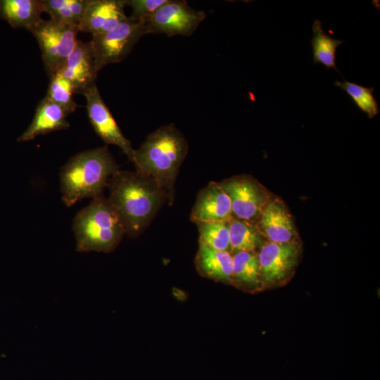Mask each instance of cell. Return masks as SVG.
Returning <instances> with one entry per match:
<instances>
[{
  "label": "cell",
  "instance_id": "6da1fadb",
  "mask_svg": "<svg viewBox=\"0 0 380 380\" xmlns=\"http://www.w3.org/2000/svg\"><path fill=\"white\" fill-rule=\"evenodd\" d=\"M108 199L117 211L127 234L139 235L151 222L167 194L151 176L139 171L118 170L109 179Z\"/></svg>",
  "mask_w": 380,
  "mask_h": 380
},
{
  "label": "cell",
  "instance_id": "7a4b0ae2",
  "mask_svg": "<svg viewBox=\"0 0 380 380\" xmlns=\"http://www.w3.org/2000/svg\"><path fill=\"white\" fill-rule=\"evenodd\" d=\"M189 150L184 136L172 123L151 133L137 150L132 162L137 170L153 178L166 191L172 204L175 185Z\"/></svg>",
  "mask_w": 380,
  "mask_h": 380
},
{
  "label": "cell",
  "instance_id": "3957f363",
  "mask_svg": "<svg viewBox=\"0 0 380 380\" xmlns=\"http://www.w3.org/2000/svg\"><path fill=\"white\" fill-rule=\"evenodd\" d=\"M118 170L119 167L107 146L77 153L60 172L63 203L71 207L83 198L103 196L109 179Z\"/></svg>",
  "mask_w": 380,
  "mask_h": 380
},
{
  "label": "cell",
  "instance_id": "277c9868",
  "mask_svg": "<svg viewBox=\"0 0 380 380\" xmlns=\"http://www.w3.org/2000/svg\"><path fill=\"white\" fill-rule=\"evenodd\" d=\"M72 229L79 252H111L126 234L117 211L103 195L77 213Z\"/></svg>",
  "mask_w": 380,
  "mask_h": 380
},
{
  "label": "cell",
  "instance_id": "5b68a950",
  "mask_svg": "<svg viewBox=\"0 0 380 380\" xmlns=\"http://www.w3.org/2000/svg\"><path fill=\"white\" fill-rule=\"evenodd\" d=\"M30 31L37 41L49 77L57 72L78 42L79 27L49 19L42 20Z\"/></svg>",
  "mask_w": 380,
  "mask_h": 380
},
{
  "label": "cell",
  "instance_id": "8992f818",
  "mask_svg": "<svg viewBox=\"0 0 380 380\" xmlns=\"http://www.w3.org/2000/svg\"><path fill=\"white\" fill-rule=\"evenodd\" d=\"M206 13L190 7L184 0H167L143 21L144 33L164 34L168 37H189L204 20Z\"/></svg>",
  "mask_w": 380,
  "mask_h": 380
},
{
  "label": "cell",
  "instance_id": "52a82bcc",
  "mask_svg": "<svg viewBox=\"0 0 380 380\" xmlns=\"http://www.w3.org/2000/svg\"><path fill=\"white\" fill-rule=\"evenodd\" d=\"M143 35V22L127 17L115 29L92 36L90 42L97 71L123 61Z\"/></svg>",
  "mask_w": 380,
  "mask_h": 380
},
{
  "label": "cell",
  "instance_id": "ba28073f",
  "mask_svg": "<svg viewBox=\"0 0 380 380\" xmlns=\"http://www.w3.org/2000/svg\"><path fill=\"white\" fill-rule=\"evenodd\" d=\"M259 249L258 258L265 289L287 284L293 277L300 258V243H277L266 241Z\"/></svg>",
  "mask_w": 380,
  "mask_h": 380
},
{
  "label": "cell",
  "instance_id": "9c48e42d",
  "mask_svg": "<svg viewBox=\"0 0 380 380\" xmlns=\"http://www.w3.org/2000/svg\"><path fill=\"white\" fill-rule=\"evenodd\" d=\"M228 195L234 217L255 223L272 198L269 191L248 175H237L217 182Z\"/></svg>",
  "mask_w": 380,
  "mask_h": 380
},
{
  "label": "cell",
  "instance_id": "30bf717a",
  "mask_svg": "<svg viewBox=\"0 0 380 380\" xmlns=\"http://www.w3.org/2000/svg\"><path fill=\"white\" fill-rule=\"evenodd\" d=\"M82 94L86 99L87 115L96 133L106 144L120 147L132 162L134 149L123 135L96 84L87 87Z\"/></svg>",
  "mask_w": 380,
  "mask_h": 380
},
{
  "label": "cell",
  "instance_id": "8fae6325",
  "mask_svg": "<svg viewBox=\"0 0 380 380\" xmlns=\"http://www.w3.org/2000/svg\"><path fill=\"white\" fill-rule=\"evenodd\" d=\"M255 224L267 241L277 243L300 242L292 217L279 198H270Z\"/></svg>",
  "mask_w": 380,
  "mask_h": 380
},
{
  "label": "cell",
  "instance_id": "7c38bea8",
  "mask_svg": "<svg viewBox=\"0 0 380 380\" xmlns=\"http://www.w3.org/2000/svg\"><path fill=\"white\" fill-rule=\"evenodd\" d=\"M233 217L228 195L215 182H210L198 192L190 215V219L194 223H227Z\"/></svg>",
  "mask_w": 380,
  "mask_h": 380
},
{
  "label": "cell",
  "instance_id": "4fadbf2b",
  "mask_svg": "<svg viewBox=\"0 0 380 380\" xmlns=\"http://www.w3.org/2000/svg\"><path fill=\"white\" fill-rule=\"evenodd\" d=\"M125 0H89L80 31L92 36L109 32L127 18Z\"/></svg>",
  "mask_w": 380,
  "mask_h": 380
},
{
  "label": "cell",
  "instance_id": "5bb4252c",
  "mask_svg": "<svg viewBox=\"0 0 380 380\" xmlns=\"http://www.w3.org/2000/svg\"><path fill=\"white\" fill-rule=\"evenodd\" d=\"M57 72L73 84L76 93L82 94L87 87L95 84L98 71L90 41L84 42L78 40Z\"/></svg>",
  "mask_w": 380,
  "mask_h": 380
},
{
  "label": "cell",
  "instance_id": "9a60e30c",
  "mask_svg": "<svg viewBox=\"0 0 380 380\" xmlns=\"http://www.w3.org/2000/svg\"><path fill=\"white\" fill-rule=\"evenodd\" d=\"M68 115L60 106L45 96L39 103L32 122L17 141H28L42 134L68 129Z\"/></svg>",
  "mask_w": 380,
  "mask_h": 380
},
{
  "label": "cell",
  "instance_id": "2e32d148",
  "mask_svg": "<svg viewBox=\"0 0 380 380\" xmlns=\"http://www.w3.org/2000/svg\"><path fill=\"white\" fill-rule=\"evenodd\" d=\"M195 265L201 276L231 284L232 255L229 252L215 250L199 242Z\"/></svg>",
  "mask_w": 380,
  "mask_h": 380
},
{
  "label": "cell",
  "instance_id": "e0dca14e",
  "mask_svg": "<svg viewBox=\"0 0 380 380\" xmlns=\"http://www.w3.org/2000/svg\"><path fill=\"white\" fill-rule=\"evenodd\" d=\"M231 284L248 293L259 292L265 289L257 251H241L232 255Z\"/></svg>",
  "mask_w": 380,
  "mask_h": 380
},
{
  "label": "cell",
  "instance_id": "ac0fdd59",
  "mask_svg": "<svg viewBox=\"0 0 380 380\" xmlns=\"http://www.w3.org/2000/svg\"><path fill=\"white\" fill-rule=\"evenodd\" d=\"M42 0H0V18L13 28L29 30L43 19Z\"/></svg>",
  "mask_w": 380,
  "mask_h": 380
},
{
  "label": "cell",
  "instance_id": "d6986e66",
  "mask_svg": "<svg viewBox=\"0 0 380 380\" xmlns=\"http://www.w3.org/2000/svg\"><path fill=\"white\" fill-rule=\"evenodd\" d=\"M229 253L256 251L266 241L254 222L233 217L227 222Z\"/></svg>",
  "mask_w": 380,
  "mask_h": 380
},
{
  "label": "cell",
  "instance_id": "ffe728a7",
  "mask_svg": "<svg viewBox=\"0 0 380 380\" xmlns=\"http://www.w3.org/2000/svg\"><path fill=\"white\" fill-rule=\"evenodd\" d=\"M312 32L311 45L314 64L321 63L327 70L334 68L338 72L336 65V52L343 41L334 39L325 32L319 20L314 21Z\"/></svg>",
  "mask_w": 380,
  "mask_h": 380
},
{
  "label": "cell",
  "instance_id": "44dd1931",
  "mask_svg": "<svg viewBox=\"0 0 380 380\" xmlns=\"http://www.w3.org/2000/svg\"><path fill=\"white\" fill-rule=\"evenodd\" d=\"M89 0H42L44 12L51 19L80 26Z\"/></svg>",
  "mask_w": 380,
  "mask_h": 380
},
{
  "label": "cell",
  "instance_id": "7402d4cb",
  "mask_svg": "<svg viewBox=\"0 0 380 380\" xmlns=\"http://www.w3.org/2000/svg\"><path fill=\"white\" fill-rule=\"evenodd\" d=\"M334 84L349 96L356 107L370 119L379 113L377 101L373 95V87H366L347 80L336 81Z\"/></svg>",
  "mask_w": 380,
  "mask_h": 380
},
{
  "label": "cell",
  "instance_id": "603a6c76",
  "mask_svg": "<svg viewBox=\"0 0 380 380\" xmlns=\"http://www.w3.org/2000/svg\"><path fill=\"white\" fill-rule=\"evenodd\" d=\"M75 93L76 92L73 84L58 72L50 77L46 96L60 106L68 115L77 108L73 99Z\"/></svg>",
  "mask_w": 380,
  "mask_h": 380
},
{
  "label": "cell",
  "instance_id": "cb8c5ba5",
  "mask_svg": "<svg viewBox=\"0 0 380 380\" xmlns=\"http://www.w3.org/2000/svg\"><path fill=\"white\" fill-rule=\"evenodd\" d=\"M199 232V242L219 251L229 252V233L227 223L196 222Z\"/></svg>",
  "mask_w": 380,
  "mask_h": 380
},
{
  "label": "cell",
  "instance_id": "d4e9b609",
  "mask_svg": "<svg viewBox=\"0 0 380 380\" xmlns=\"http://www.w3.org/2000/svg\"><path fill=\"white\" fill-rule=\"evenodd\" d=\"M166 1L167 0H125V5L132 8L129 18L143 22Z\"/></svg>",
  "mask_w": 380,
  "mask_h": 380
}]
</instances>
